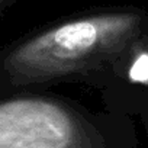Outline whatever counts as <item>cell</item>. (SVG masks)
<instances>
[{
	"label": "cell",
	"instance_id": "obj_3",
	"mask_svg": "<svg viewBox=\"0 0 148 148\" xmlns=\"http://www.w3.org/2000/svg\"><path fill=\"white\" fill-rule=\"evenodd\" d=\"M129 79L134 83L148 86V52L139 54L129 67Z\"/></svg>",
	"mask_w": 148,
	"mask_h": 148
},
{
	"label": "cell",
	"instance_id": "obj_1",
	"mask_svg": "<svg viewBox=\"0 0 148 148\" xmlns=\"http://www.w3.org/2000/svg\"><path fill=\"white\" fill-rule=\"evenodd\" d=\"M141 22V16L131 12L70 21L12 49L3 68L15 84L45 82L96 68L129 45L139 32Z\"/></svg>",
	"mask_w": 148,
	"mask_h": 148
},
{
	"label": "cell",
	"instance_id": "obj_2",
	"mask_svg": "<svg viewBox=\"0 0 148 148\" xmlns=\"http://www.w3.org/2000/svg\"><path fill=\"white\" fill-rule=\"evenodd\" d=\"M86 131L65 106L42 97L0 102V148H83Z\"/></svg>",
	"mask_w": 148,
	"mask_h": 148
}]
</instances>
